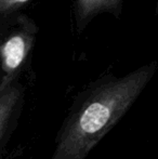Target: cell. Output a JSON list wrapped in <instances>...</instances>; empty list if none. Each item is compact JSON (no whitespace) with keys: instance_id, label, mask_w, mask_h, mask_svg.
I'll use <instances>...</instances> for the list:
<instances>
[{"instance_id":"277c9868","label":"cell","mask_w":158,"mask_h":159,"mask_svg":"<svg viewBox=\"0 0 158 159\" xmlns=\"http://www.w3.org/2000/svg\"><path fill=\"white\" fill-rule=\"evenodd\" d=\"M116 6V0H78V15L87 19L94 13Z\"/></svg>"},{"instance_id":"7a4b0ae2","label":"cell","mask_w":158,"mask_h":159,"mask_svg":"<svg viewBox=\"0 0 158 159\" xmlns=\"http://www.w3.org/2000/svg\"><path fill=\"white\" fill-rule=\"evenodd\" d=\"M37 28L19 12L0 17V93L16 82L29 57Z\"/></svg>"},{"instance_id":"3957f363","label":"cell","mask_w":158,"mask_h":159,"mask_svg":"<svg viewBox=\"0 0 158 159\" xmlns=\"http://www.w3.org/2000/svg\"><path fill=\"white\" fill-rule=\"evenodd\" d=\"M22 98L23 90L16 82L0 93V142L10 126L13 116L21 105Z\"/></svg>"},{"instance_id":"6da1fadb","label":"cell","mask_w":158,"mask_h":159,"mask_svg":"<svg viewBox=\"0 0 158 159\" xmlns=\"http://www.w3.org/2000/svg\"><path fill=\"white\" fill-rule=\"evenodd\" d=\"M156 68V63L145 65L82 93L60 128L50 159H86L134 104Z\"/></svg>"},{"instance_id":"5b68a950","label":"cell","mask_w":158,"mask_h":159,"mask_svg":"<svg viewBox=\"0 0 158 159\" xmlns=\"http://www.w3.org/2000/svg\"><path fill=\"white\" fill-rule=\"evenodd\" d=\"M29 0H0V17L19 12Z\"/></svg>"}]
</instances>
